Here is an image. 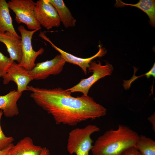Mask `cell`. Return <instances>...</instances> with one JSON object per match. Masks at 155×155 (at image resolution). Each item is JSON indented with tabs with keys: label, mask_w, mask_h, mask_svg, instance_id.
<instances>
[{
	"label": "cell",
	"mask_w": 155,
	"mask_h": 155,
	"mask_svg": "<svg viewBox=\"0 0 155 155\" xmlns=\"http://www.w3.org/2000/svg\"><path fill=\"white\" fill-rule=\"evenodd\" d=\"M30 97L36 104L51 115L57 125L73 126L89 120L105 115L106 109L93 98L83 95L72 96L67 89H48L28 86Z\"/></svg>",
	"instance_id": "obj_1"
},
{
	"label": "cell",
	"mask_w": 155,
	"mask_h": 155,
	"mask_svg": "<svg viewBox=\"0 0 155 155\" xmlns=\"http://www.w3.org/2000/svg\"><path fill=\"white\" fill-rule=\"evenodd\" d=\"M139 135L128 127L120 125L99 136L92 146V155H121L127 149L135 146Z\"/></svg>",
	"instance_id": "obj_2"
},
{
	"label": "cell",
	"mask_w": 155,
	"mask_h": 155,
	"mask_svg": "<svg viewBox=\"0 0 155 155\" xmlns=\"http://www.w3.org/2000/svg\"><path fill=\"white\" fill-rule=\"evenodd\" d=\"M97 126L89 124L83 128H77L69 133L67 150L70 154L89 155L93 142L91 138L93 133L99 131Z\"/></svg>",
	"instance_id": "obj_3"
},
{
	"label": "cell",
	"mask_w": 155,
	"mask_h": 155,
	"mask_svg": "<svg viewBox=\"0 0 155 155\" xmlns=\"http://www.w3.org/2000/svg\"><path fill=\"white\" fill-rule=\"evenodd\" d=\"M7 3L9 9L15 14V20L18 24L24 23L32 30L42 28L36 18V2L32 0H11Z\"/></svg>",
	"instance_id": "obj_4"
},
{
	"label": "cell",
	"mask_w": 155,
	"mask_h": 155,
	"mask_svg": "<svg viewBox=\"0 0 155 155\" xmlns=\"http://www.w3.org/2000/svg\"><path fill=\"white\" fill-rule=\"evenodd\" d=\"M18 29L21 35L22 57L21 62L18 63L27 70H31L35 66V60L37 57L44 52L43 48L41 47L37 51L33 49L32 39L34 34L39 30L29 31L23 25H20Z\"/></svg>",
	"instance_id": "obj_5"
},
{
	"label": "cell",
	"mask_w": 155,
	"mask_h": 155,
	"mask_svg": "<svg viewBox=\"0 0 155 155\" xmlns=\"http://www.w3.org/2000/svg\"><path fill=\"white\" fill-rule=\"evenodd\" d=\"M88 69L89 71L92 72V74L87 78L81 79L78 84L67 89L71 93L80 92L84 96H88L89 90L92 85L99 79L106 76L111 75L113 71V67L112 65L109 63L103 65L100 61L96 63L94 61H92Z\"/></svg>",
	"instance_id": "obj_6"
},
{
	"label": "cell",
	"mask_w": 155,
	"mask_h": 155,
	"mask_svg": "<svg viewBox=\"0 0 155 155\" xmlns=\"http://www.w3.org/2000/svg\"><path fill=\"white\" fill-rule=\"evenodd\" d=\"M36 18L39 24L47 30L58 27L61 22L54 7L48 0H39L35 8Z\"/></svg>",
	"instance_id": "obj_7"
},
{
	"label": "cell",
	"mask_w": 155,
	"mask_h": 155,
	"mask_svg": "<svg viewBox=\"0 0 155 155\" xmlns=\"http://www.w3.org/2000/svg\"><path fill=\"white\" fill-rule=\"evenodd\" d=\"M66 61L60 54L51 60L39 62L29 73L33 80H44L51 75H57L62 71Z\"/></svg>",
	"instance_id": "obj_8"
},
{
	"label": "cell",
	"mask_w": 155,
	"mask_h": 155,
	"mask_svg": "<svg viewBox=\"0 0 155 155\" xmlns=\"http://www.w3.org/2000/svg\"><path fill=\"white\" fill-rule=\"evenodd\" d=\"M2 78L4 84H8L10 81L15 82L17 86V91L22 93L23 91L27 90L28 84L33 80L29 73V71L14 61Z\"/></svg>",
	"instance_id": "obj_9"
},
{
	"label": "cell",
	"mask_w": 155,
	"mask_h": 155,
	"mask_svg": "<svg viewBox=\"0 0 155 155\" xmlns=\"http://www.w3.org/2000/svg\"><path fill=\"white\" fill-rule=\"evenodd\" d=\"M39 36L49 42L53 48L59 53L64 58L66 62L75 65L80 67L85 75L87 74V69L89 66L90 63L95 58L104 56L107 52L105 48H102L101 46L99 45V51L94 55L88 58H80L65 51L57 46L47 37L44 32H41L39 34Z\"/></svg>",
	"instance_id": "obj_10"
},
{
	"label": "cell",
	"mask_w": 155,
	"mask_h": 155,
	"mask_svg": "<svg viewBox=\"0 0 155 155\" xmlns=\"http://www.w3.org/2000/svg\"><path fill=\"white\" fill-rule=\"evenodd\" d=\"M0 42L6 46L10 58L18 63L21 62L22 57L21 40L11 33L7 32L0 33Z\"/></svg>",
	"instance_id": "obj_11"
},
{
	"label": "cell",
	"mask_w": 155,
	"mask_h": 155,
	"mask_svg": "<svg viewBox=\"0 0 155 155\" xmlns=\"http://www.w3.org/2000/svg\"><path fill=\"white\" fill-rule=\"evenodd\" d=\"M22 94L14 90L5 95H0V109L5 117H12L19 114L17 102Z\"/></svg>",
	"instance_id": "obj_12"
},
{
	"label": "cell",
	"mask_w": 155,
	"mask_h": 155,
	"mask_svg": "<svg viewBox=\"0 0 155 155\" xmlns=\"http://www.w3.org/2000/svg\"><path fill=\"white\" fill-rule=\"evenodd\" d=\"M42 148L35 145L32 138L26 137L12 146L9 152L10 155H39Z\"/></svg>",
	"instance_id": "obj_13"
},
{
	"label": "cell",
	"mask_w": 155,
	"mask_h": 155,
	"mask_svg": "<svg viewBox=\"0 0 155 155\" xmlns=\"http://www.w3.org/2000/svg\"><path fill=\"white\" fill-rule=\"evenodd\" d=\"M9 32L21 39L13 27L9 13L7 3L5 0H0V33Z\"/></svg>",
	"instance_id": "obj_14"
},
{
	"label": "cell",
	"mask_w": 155,
	"mask_h": 155,
	"mask_svg": "<svg viewBox=\"0 0 155 155\" xmlns=\"http://www.w3.org/2000/svg\"><path fill=\"white\" fill-rule=\"evenodd\" d=\"M56 9L61 22L66 28L73 27L75 26L76 20L62 0H48Z\"/></svg>",
	"instance_id": "obj_15"
},
{
	"label": "cell",
	"mask_w": 155,
	"mask_h": 155,
	"mask_svg": "<svg viewBox=\"0 0 155 155\" xmlns=\"http://www.w3.org/2000/svg\"><path fill=\"white\" fill-rule=\"evenodd\" d=\"M115 6L116 7L129 5L137 7L142 10L148 16L152 25L155 26V1L154 0H140L135 4L125 3L121 0H116Z\"/></svg>",
	"instance_id": "obj_16"
},
{
	"label": "cell",
	"mask_w": 155,
	"mask_h": 155,
	"mask_svg": "<svg viewBox=\"0 0 155 155\" xmlns=\"http://www.w3.org/2000/svg\"><path fill=\"white\" fill-rule=\"evenodd\" d=\"M135 146L142 155H155V142L145 135H139Z\"/></svg>",
	"instance_id": "obj_17"
},
{
	"label": "cell",
	"mask_w": 155,
	"mask_h": 155,
	"mask_svg": "<svg viewBox=\"0 0 155 155\" xmlns=\"http://www.w3.org/2000/svg\"><path fill=\"white\" fill-rule=\"evenodd\" d=\"M3 113L2 110H0V151L3 150L11 146L14 140L11 136H6L2 130L1 121Z\"/></svg>",
	"instance_id": "obj_18"
},
{
	"label": "cell",
	"mask_w": 155,
	"mask_h": 155,
	"mask_svg": "<svg viewBox=\"0 0 155 155\" xmlns=\"http://www.w3.org/2000/svg\"><path fill=\"white\" fill-rule=\"evenodd\" d=\"M13 61L0 51V77L2 78L6 74Z\"/></svg>",
	"instance_id": "obj_19"
},
{
	"label": "cell",
	"mask_w": 155,
	"mask_h": 155,
	"mask_svg": "<svg viewBox=\"0 0 155 155\" xmlns=\"http://www.w3.org/2000/svg\"><path fill=\"white\" fill-rule=\"evenodd\" d=\"M143 76H146L147 78H149L151 76H152L154 78L155 77V63L151 69L148 72L144 75H141L135 78H132L131 80L127 81L129 82H127L124 80L123 85L125 89L126 90L128 89L130 87L131 84L134 80L139 78Z\"/></svg>",
	"instance_id": "obj_20"
},
{
	"label": "cell",
	"mask_w": 155,
	"mask_h": 155,
	"mask_svg": "<svg viewBox=\"0 0 155 155\" xmlns=\"http://www.w3.org/2000/svg\"><path fill=\"white\" fill-rule=\"evenodd\" d=\"M121 155H142L135 146L131 147L125 150Z\"/></svg>",
	"instance_id": "obj_21"
},
{
	"label": "cell",
	"mask_w": 155,
	"mask_h": 155,
	"mask_svg": "<svg viewBox=\"0 0 155 155\" xmlns=\"http://www.w3.org/2000/svg\"><path fill=\"white\" fill-rule=\"evenodd\" d=\"M148 120L151 124L152 126V129L154 131H155V114L154 113L151 116L148 117Z\"/></svg>",
	"instance_id": "obj_22"
},
{
	"label": "cell",
	"mask_w": 155,
	"mask_h": 155,
	"mask_svg": "<svg viewBox=\"0 0 155 155\" xmlns=\"http://www.w3.org/2000/svg\"><path fill=\"white\" fill-rule=\"evenodd\" d=\"M14 145L13 144L8 147L0 151V155H10L9 152L11 149Z\"/></svg>",
	"instance_id": "obj_23"
},
{
	"label": "cell",
	"mask_w": 155,
	"mask_h": 155,
	"mask_svg": "<svg viewBox=\"0 0 155 155\" xmlns=\"http://www.w3.org/2000/svg\"><path fill=\"white\" fill-rule=\"evenodd\" d=\"M50 151L46 147L42 148V150L39 155H50Z\"/></svg>",
	"instance_id": "obj_24"
}]
</instances>
